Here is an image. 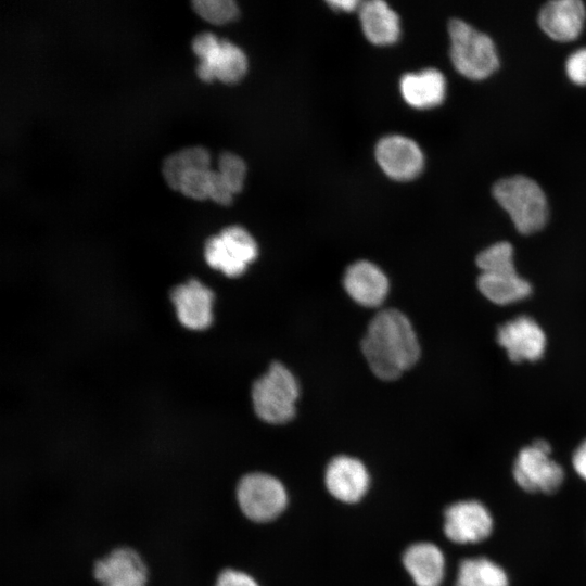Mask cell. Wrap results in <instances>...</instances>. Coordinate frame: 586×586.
Returning a JSON list of instances; mask_svg holds the SVG:
<instances>
[{
	"mask_svg": "<svg viewBox=\"0 0 586 586\" xmlns=\"http://www.w3.org/2000/svg\"><path fill=\"white\" fill-rule=\"evenodd\" d=\"M246 71L245 53L224 39L217 50L208 59L200 61L196 67L199 78L205 82L218 79L225 84H235L244 77Z\"/></svg>",
	"mask_w": 586,
	"mask_h": 586,
	"instance_id": "obj_17",
	"label": "cell"
},
{
	"mask_svg": "<svg viewBox=\"0 0 586 586\" xmlns=\"http://www.w3.org/2000/svg\"><path fill=\"white\" fill-rule=\"evenodd\" d=\"M586 9L579 0H553L542 7L538 24L552 40L569 42L583 30Z\"/></svg>",
	"mask_w": 586,
	"mask_h": 586,
	"instance_id": "obj_13",
	"label": "cell"
},
{
	"mask_svg": "<svg viewBox=\"0 0 586 586\" xmlns=\"http://www.w3.org/2000/svg\"><path fill=\"white\" fill-rule=\"evenodd\" d=\"M191 169H209V154L202 146L179 150L167 156L162 173L168 187L179 190L182 176Z\"/></svg>",
	"mask_w": 586,
	"mask_h": 586,
	"instance_id": "obj_22",
	"label": "cell"
},
{
	"mask_svg": "<svg viewBox=\"0 0 586 586\" xmlns=\"http://www.w3.org/2000/svg\"><path fill=\"white\" fill-rule=\"evenodd\" d=\"M233 192L225 182L218 171L211 170L208 179V198L220 205H229L233 200Z\"/></svg>",
	"mask_w": 586,
	"mask_h": 586,
	"instance_id": "obj_27",
	"label": "cell"
},
{
	"mask_svg": "<svg viewBox=\"0 0 586 586\" xmlns=\"http://www.w3.org/2000/svg\"><path fill=\"white\" fill-rule=\"evenodd\" d=\"M492 193L522 234L539 231L548 219L544 190L530 177L514 175L496 181Z\"/></svg>",
	"mask_w": 586,
	"mask_h": 586,
	"instance_id": "obj_2",
	"label": "cell"
},
{
	"mask_svg": "<svg viewBox=\"0 0 586 586\" xmlns=\"http://www.w3.org/2000/svg\"><path fill=\"white\" fill-rule=\"evenodd\" d=\"M324 483L329 493L337 500L353 504L366 494L370 476L360 460L341 455L329 462L324 473Z\"/></svg>",
	"mask_w": 586,
	"mask_h": 586,
	"instance_id": "obj_12",
	"label": "cell"
},
{
	"mask_svg": "<svg viewBox=\"0 0 586 586\" xmlns=\"http://www.w3.org/2000/svg\"><path fill=\"white\" fill-rule=\"evenodd\" d=\"M258 247L253 237L240 226L225 228L207 240L206 263L228 277L241 276L256 258Z\"/></svg>",
	"mask_w": 586,
	"mask_h": 586,
	"instance_id": "obj_7",
	"label": "cell"
},
{
	"mask_svg": "<svg viewBox=\"0 0 586 586\" xmlns=\"http://www.w3.org/2000/svg\"><path fill=\"white\" fill-rule=\"evenodd\" d=\"M569 79L578 86H586V48L574 51L565 62Z\"/></svg>",
	"mask_w": 586,
	"mask_h": 586,
	"instance_id": "obj_26",
	"label": "cell"
},
{
	"mask_svg": "<svg viewBox=\"0 0 586 586\" xmlns=\"http://www.w3.org/2000/svg\"><path fill=\"white\" fill-rule=\"evenodd\" d=\"M494 530L488 508L476 499L459 500L444 511V533L456 544H477L486 540Z\"/></svg>",
	"mask_w": 586,
	"mask_h": 586,
	"instance_id": "obj_8",
	"label": "cell"
},
{
	"mask_svg": "<svg viewBox=\"0 0 586 586\" xmlns=\"http://www.w3.org/2000/svg\"><path fill=\"white\" fill-rule=\"evenodd\" d=\"M497 342L514 362L538 360L547 343L543 329L528 316H519L500 326Z\"/></svg>",
	"mask_w": 586,
	"mask_h": 586,
	"instance_id": "obj_10",
	"label": "cell"
},
{
	"mask_svg": "<svg viewBox=\"0 0 586 586\" xmlns=\"http://www.w3.org/2000/svg\"><path fill=\"white\" fill-rule=\"evenodd\" d=\"M217 171L234 194L242 190L246 166L240 156L231 152L221 153L218 158Z\"/></svg>",
	"mask_w": 586,
	"mask_h": 586,
	"instance_id": "obj_24",
	"label": "cell"
},
{
	"mask_svg": "<svg viewBox=\"0 0 586 586\" xmlns=\"http://www.w3.org/2000/svg\"><path fill=\"white\" fill-rule=\"evenodd\" d=\"M374 153L381 169L396 181L415 179L424 166V155L420 146L410 138L400 135L382 138Z\"/></svg>",
	"mask_w": 586,
	"mask_h": 586,
	"instance_id": "obj_9",
	"label": "cell"
},
{
	"mask_svg": "<svg viewBox=\"0 0 586 586\" xmlns=\"http://www.w3.org/2000/svg\"><path fill=\"white\" fill-rule=\"evenodd\" d=\"M298 393V383L292 372L282 364L272 362L252 386L255 413L267 423H285L295 415Z\"/></svg>",
	"mask_w": 586,
	"mask_h": 586,
	"instance_id": "obj_4",
	"label": "cell"
},
{
	"mask_svg": "<svg viewBox=\"0 0 586 586\" xmlns=\"http://www.w3.org/2000/svg\"><path fill=\"white\" fill-rule=\"evenodd\" d=\"M572 466L577 475L586 481V440L573 453Z\"/></svg>",
	"mask_w": 586,
	"mask_h": 586,
	"instance_id": "obj_30",
	"label": "cell"
},
{
	"mask_svg": "<svg viewBox=\"0 0 586 586\" xmlns=\"http://www.w3.org/2000/svg\"><path fill=\"white\" fill-rule=\"evenodd\" d=\"M177 317L182 326L191 330H204L212 323L214 294L203 283L190 279L171 292Z\"/></svg>",
	"mask_w": 586,
	"mask_h": 586,
	"instance_id": "obj_14",
	"label": "cell"
},
{
	"mask_svg": "<svg viewBox=\"0 0 586 586\" xmlns=\"http://www.w3.org/2000/svg\"><path fill=\"white\" fill-rule=\"evenodd\" d=\"M343 285L356 303L366 307L381 305L388 292L386 276L368 260L352 264L343 277Z\"/></svg>",
	"mask_w": 586,
	"mask_h": 586,
	"instance_id": "obj_15",
	"label": "cell"
},
{
	"mask_svg": "<svg viewBox=\"0 0 586 586\" xmlns=\"http://www.w3.org/2000/svg\"><path fill=\"white\" fill-rule=\"evenodd\" d=\"M477 286L487 300L498 305L522 301L532 292V285L517 273L514 266L482 271Z\"/></svg>",
	"mask_w": 586,
	"mask_h": 586,
	"instance_id": "obj_18",
	"label": "cell"
},
{
	"mask_svg": "<svg viewBox=\"0 0 586 586\" xmlns=\"http://www.w3.org/2000/svg\"><path fill=\"white\" fill-rule=\"evenodd\" d=\"M192 7L202 18L217 25L232 22L239 15V8L232 0H196Z\"/></svg>",
	"mask_w": 586,
	"mask_h": 586,
	"instance_id": "obj_23",
	"label": "cell"
},
{
	"mask_svg": "<svg viewBox=\"0 0 586 586\" xmlns=\"http://www.w3.org/2000/svg\"><path fill=\"white\" fill-rule=\"evenodd\" d=\"M360 346L373 374L385 381L400 377L420 357L413 327L396 309H384L371 319Z\"/></svg>",
	"mask_w": 586,
	"mask_h": 586,
	"instance_id": "obj_1",
	"label": "cell"
},
{
	"mask_svg": "<svg viewBox=\"0 0 586 586\" xmlns=\"http://www.w3.org/2000/svg\"><path fill=\"white\" fill-rule=\"evenodd\" d=\"M93 575L100 586H146L148 570L140 555L118 547L99 559Z\"/></svg>",
	"mask_w": 586,
	"mask_h": 586,
	"instance_id": "obj_11",
	"label": "cell"
},
{
	"mask_svg": "<svg viewBox=\"0 0 586 586\" xmlns=\"http://www.w3.org/2000/svg\"><path fill=\"white\" fill-rule=\"evenodd\" d=\"M327 3L332 10L340 12H352L359 9L361 4V2L355 0H329Z\"/></svg>",
	"mask_w": 586,
	"mask_h": 586,
	"instance_id": "obj_31",
	"label": "cell"
},
{
	"mask_svg": "<svg viewBox=\"0 0 586 586\" xmlns=\"http://www.w3.org/2000/svg\"><path fill=\"white\" fill-rule=\"evenodd\" d=\"M215 586H259L247 573L234 569L221 571Z\"/></svg>",
	"mask_w": 586,
	"mask_h": 586,
	"instance_id": "obj_28",
	"label": "cell"
},
{
	"mask_svg": "<svg viewBox=\"0 0 586 586\" xmlns=\"http://www.w3.org/2000/svg\"><path fill=\"white\" fill-rule=\"evenodd\" d=\"M209 171V169H191L187 171L180 180L178 191L195 200L207 199Z\"/></svg>",
	"mask_w": 586,
	"mask_h": 586,
	"instance_id": "obj_25",
	"label": "cell"
},
{
	"mask_svg": "<svg viewBox=\"0 0 586 586\" xmlns=\"http://www.w3.org/2000/svg\"><path fill=\"white\" fill-rule=\"evenodd\" d=\"M237 499L242 512L250 520L268 522L285 509L288 494L283 484L275 476L254 472L239 481Z\"/></svg>",
	"mask_w": 586,
	"mask_h": 586,
	"instance_id": "obj_6",
	"label": "cell"
},
{
	"mask_svg": "<svg viewBox=\"0 0 586 586\" xmlns=\"http://www.w3.org/2000/svg\"><path fill=\"white\" fill-rule=\"evenodd\" d=\"M548 442L537 440L523 447L512 467L515 483L528 493L552 494L564 481L563 468L550 457Z\"/></svg>",
	"mask_w": 586,
	"mask_h": 586,
	"instance_id": "obj_5",
	"label": "cell"
},
{
	"mask_svg": "<svg viewBox=\"0 0 586 586\" xmlns=\"http://www.w3.org/2000/svg\"><path fill=\"white\" fill-rule=\"evenodd\" d=\"M220 40L211 33H202L194 37L192 50L200 61L209 58L219 47Z\"/></svg>",
	"mask_w": 586,
	"mask_h": 586,
	"instance_id": "obj_29",
	"label": "cell"
},
{
	"mask_svg": "<svg viewBox=\"0 0 586 586\" xmlns=\"http://www.w3.org/2000/svg\"><path fill=\"white\" fill-rule=\"evenodd\" d=\"M400 92L410 106L419 110L432 109L444 101L446 80L436 68L409 73L400 79Z\"/></svg>",
	"mask_w": 586,
	"mask_h": 586,
	"instance_id": "obj_19",
	"label": "cell"
},
{
	"mask_svg": "<svg viewBox=\"0 0 586 586\" xmlns=\"http://www.w3.org/2000/svg\"><path fill=\"white\" fill-rule=\"evenodd\" d=\"M455 586H509L506 570L486 557L463 559L459 565Z\"/></svg>",
	"mask_w": 586,
	"mask_h": 586,
	"instance_id": "obj_21",
	"label": "cell"
},
{
	"mask_svg": "<svg viewBox=\"0 0 586 586\" xmlns=\"http://www.w3.org/2000/svg\"><path fill=\"white\" fill-rule=\"evenodd\" d=\"M359 20L365 37L373 44L388 46L400 34L398 15L382 0H369L359 7Z\"/></svg>",
	"mask_w": 586,
	"mask_h": 586,
	"instance_id": "obj_20",
	"label": "cell"
},
{
	"mask_svg": "<svg viewBox=\"0 0 586 586\" xmlns=\"http://www.w3.org/2000/svg\"><path fill=\"white\" fill-rule=\"evenodd\" d=\"M403 564L416 586H441L445 576V556L430 542H419L407 547Z\"/></svg>",
	"mask_w": 586,
	"mask_h": 586,
	"instance_id": "obj_16",
	"label": "cell"
},
{
	"mask_svg": "<svg viewBox=\"0 0 586 586\" xmlns=\"http://www.w3.org/2000/svg\"><path fill=\"white\" fill-rule=\"evenodd\" d=\"M450 60L458 73L472 80L489 77L499 66L492 38L467 22L453 18L448 24Z\"/></svg>",
	"mask_w": 586,
	"mask_h": 586,
	"instance_id": "obj_3",
	"label": "cell"
}]
</instances>
